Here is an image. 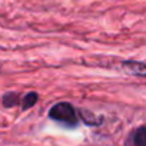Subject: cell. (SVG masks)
<instances>
[{"label":"cell","instance_id":"obj_3","mask_svg":"<svg viewBox=\"0 0 146 146\" xmlns=\"http://www.w3.org/2000/svg\"><path fill=\"white\" fill-rule=\"evenodd\" d=\"M122 69L132 76L146 78V63L137 60H126L122 63Z\"/></svg>","mask_w":146,"mask_h":146},{"label":"cell","instance_id":"obj_2","mask_svg":"<svg viewBox=\"0 0 146 146\" xmlns=\"http://www.w3.org/2000/svg\"><path fill=\"white\" fill-rule=\"evenodd\" d=\"M125 146H146V125L133 129L129 133Z\"/></svg>","mask_w":146,"mask_h":146},{"label":"cell","instance_id":"obj_1","mask_svg":"<svg viewBox=\"0 0 146 146\" xmlns=\"http://www.w3.org/2000/svg\"><path fill=\"white\" fill-rule=\"evenodd\" d=\"M49 117L54 122H59L67 127H75L79 122V115L76 109L69 102H59L49 109Z\"/></svg>","mask_w":146,"mask_h":146},{"label":"cell","instance_id":"obj_4","mask_svg":"<svg viewBox=\"0 0 146 146\" xmlns=\"http://www.w3.org/2000/svg\"><path fill=\"white\" fill-rule=\"evenodd\" d=\"M22 98L23 96H20L16 92H7V93L3 95L2 103H3L5 108H15V106H17V105L22 103Z\"/></svg>","mask_w":146,"mask_h":146},{"label":"cell","instance_id":"obj_5","mask_svg":"<svg viewBox=\"0 0 146 146\" xmlns=\"http://www.w3.org/2000/svg\"><path fill=\"white\" fill-rule=\"evenodd\" d=\"M37 99H39V95H37L36 92H27V93L22 98V103H20L22 110H27V109L33 108V106L36 105Z\"/></svg>","mask_w":146,"mask_h":146},{"label":"cell","instance_id":"obj_6","mask_svg":"<svg viewBox=\"0 0 146 146\" xmlns=\"http://www.w3.org/2000/svg\"><path fill=\"white\" fill-rule=\"evenodd\" d=\"M79 117L86 123V125H90V126H98L99 123H102V117H98V116H95L92 112H86V110H80V113H79Z\"/></svg>","mask_w":146,"mask_h":146}]
</instances>
